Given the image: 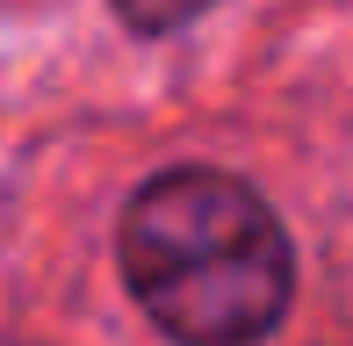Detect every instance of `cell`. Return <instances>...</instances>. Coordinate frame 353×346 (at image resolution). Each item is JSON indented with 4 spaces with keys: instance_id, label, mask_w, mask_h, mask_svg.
<instances>
[{
    "instance_id": "6da1fadb",
    "label": "cell",
    "mask_w": 353,
    "mask_h": 346,
    "mask_svg": "<svg viewBox=\"0 0 353 346\" xmlns=\"http://www.w3.org/2000/svg\"><path fill=\"white\" fill-rule=\"evenodd\" d=\"M116 260L137 310L181 346H252L296 296L281 216L216 166H166L130 195Z\"/></svg>"
},
{
    "instance_id": "7a4b0ae2",
    "label": "cell",
    "mask_w": 353,
    "mask_h": 346,
    "mask_svg": "<svg viewBox=\"0 0 353 346\" xmlns=\"http://www.w3.org/2000/svg\"><path fill=\"white\" fill-rule=\"evenodd\" d=\"M202 8H216V0H116V14L130 29H144V37H159V29H181V22H195Z\"/></svg>"
}]
</instances>
